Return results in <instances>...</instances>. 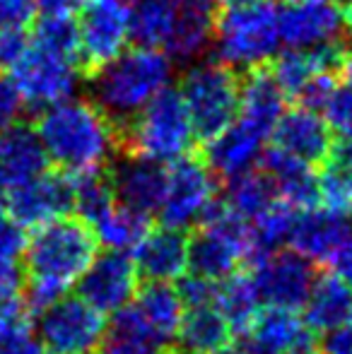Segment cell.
Segmentation results:
<instances>
[{
  "mask_svg": "<svg viewBox=\"0 0 352 354\" xmlns=\"http://www.w3.org/2000/svg\"><path fill=\"white\" fill-rule=\"evenodd\" d=\"M24 232L19 224H15L12 219L0 217V258H8V261H17L24 253Z\"/></svg>",
  "mask_w": 352,
  "mask_h": 354,
  "instance_id": "cell-39",
  "label": "cell"
},
{
  "mask_svg": "<svg viewBox=\"0 0 352 354\" xmlns=\"http://www.w3.org/2000/svg\"><path fill=\"white\" fill-rule=\"evenodd\" d=\"M201 222V232L188 243V270L210 282H220L237 272L239 263L254 253L249 222L217 201Z\"/></svg>",
  "mask_w": 352,
  "mask_h": 354,
  "instance_id": "cell-6",
  "label": "cell"
},
{
  "mask_svg": "<svg viewBox=\"0 0 352 354\" xmlns=\"http://www.w3.org/2000/svg\"><path fill=\"white\" fill-rule=\"evenodd\" d=\"M167 169L162 164L147 162V159L133 157L123 162L113 171L111 188L118 205H126L131 210L142 214L157 212L165 198Z\"/></svg>",
  "mask_w": 352,
  "mask_h": 354,
  "instance_id": "cell-21",
  "label": "cell"
},
{
  "mask_svg": "<svg viewBox=\"0 0 352 354\" xmlns=\"http://www.w3.org/2000/svg\"><path fill=\"white\" fill-rule=\"evenodd\" d=\"M215 51L227 68H259L270 61L280 46L277 10L256 0L249 5H225L212 19Z\"/></svg>",
  "mask_w": 352,
  "mask_h": 354,
  "instance_id": "cell-4",
  "label": "cell"
},
{
  "mask_svg": "<svg viewBox=\"0 0 352 354\" xmlns=\"http://www.w3.org/2000/svg\"><path fill=\"white\" fill-rule=\"evenodd\" d=\"M350 219L331 210H299L292 222V232L287 241L292 243V251L299 253L309 263L331 261L340 243L350 236Z\"/></svg>",
  "mask_w": 352,
  "mask_h": 354,
  "instance_id": "cell-17",
  "label": "cell"
},
{
  "mask_svg": "<svg viewBox=\"0 0 352 354\" xmlns=\"http://www.w3.org/2000/svg\"><path fill=\"white\" fill-rule=\"evenodd\" d=\"M249 354H280V352H270V350H259V347H249Z\"/></svg>",
  "mask_w": 352,
  "mask_h": 354,
  "instance_id": "cell-48",
  "label": "cell"
},
{
  "mask_svg": "<svg viewBox=\"0 0 352 354\" xmlns=\"http://www.w3.org/2000/svg\"><path fill=\"white\" fill-rule=\"evenodd\" d=\"M97 243H104L109 251H131L140 239L150 232V214L131 210L126 205H113L92 224Z\"/></svg>",
  "mask_w": 352,
  "mask_h": 354,
  "instance_id": "cell-31",
  "label": "cell"
},
{
  "mask_svg": "<svg viewBox=\"0 0 352 354\" xmlns=\"http://www.w3.org/2000/svg\"><path fill=\"white\" fill-rule=\"evenodd\" d=\"M77 24L80 66L97 73L102 66L126 51L131 41V12L126 0H85Z\"/></svg>",
  "mask_w": 352,
  "mask_h": 354,
  "instance_id": "cell-9",
  "label": "cell"
},
{
  "mask_svg": "<svg viewBox=\"0 0 352 354\" xmlns=\"http://www.w3.org/2000/svg\"><path fill=\"white\" fill-rule=\"evenodd\" d=\"M172 58L157 48L136 46L94 73V104L111 121H131L157 94L169 89Z\"/></svg>",
  "mask_w": 352,
  "mask_h": 354,
  "instance_id": "cell-3",
  "label": "cell"
},
{
  "mask_svg": "<svg viewBox=\"0 0 352 354\" xmlns=\"http://www.w3.org/2000/svg\"><path fill=\"white\" fill-rule=\"evenodd\" d=\"M321 174L316 176L319 201L326 210L338 212L352 222V142H340L328 149Z\"/></svg>",
  "mask_w": 352,
  "mask_h": 354,
  "instance_id": "cell-28",
  "label": "cell"
},
{
  "mask_svg": "<svg viewBox=\"0 0 352 354\" xmlns=\"http://www.w3.org/2000/svg\"><path fill=\"white\" fill-rule=\"evenodd\" d=\"M191 3H198V5H205V8H212V0H191Z\"/></svg>",
  "mask_w": 352,
  "mask_h": 354,
  "instance_id": "cell-49",
  "label": "cell"
},
{
  "mask_svg": "<svg viewBox=\"0 0 352 354\" xmlns=\"http://www.w3.org/2000/svg\"><path fill=\"white\" fill-rule=\"evenodd\" d=\"M188 239L183 229L162 227L150 229L140 239L136 251L138 272L145 275L150 282H172L186 275L188 270Z\"/></svg>",
  "mask_w": 352,
  "mask_h": 354,
  "instance_id": "cell-18",
  "label": "cell"
},
{
  "mask_svg": "<svg viewBox=\"0 0 352 354\" xmlns=\"http://www.w3.org/2000/svg\"><path fill=\"white\" fill-rule=\"evenodd\" d=\"M97 354H165V342L150 330L136 306H126L104 328Z\"/></svg>",
  "mask_w": 352,
  "mask_h": 354,
  "instance_id": "cell-26",
  "label": "cell"
},
{
  "mask_svg": "<svg viewBox=\"0 0 352 354\" xmlns=\"http://www.w3.org/2000/svg\"><path fill=\"white\" fill-rule=\"evenodd\" d=\"M48 157L37 131L15 123L0 131V188H15L46 171Z\"/></svg>",
  "mask_w": 352,
  "mask_h": 354,
  "instance_id": "cell-22",
  "label": "cell"
},
{
  "mask_svg": "<svg viewBox=\"0 0 352 354\" xmlns=\"http://www.w3.org/2000/svg\"><path fill=\"white\" fill-rule=\"evenodd\" d=\"M328 131H333L343 142H352V87L350 84H335L333 92L328 94L326 104L321 106Z\"/></svg>",
  "mask_w": 352,
  "mask_h": 354,
  "instance_id": "cell-37",
  "label": "cell"
},
{
  "mask_svg": "<svg viewBox=\"0 0 352 354\" xmlns=\"http://www.w3.org/2000/svg\"><path fill=\"white\" fill-rule=\"evenodd\" d=\"M126 140L133 157L147 159L162 167L186 157L196 140V131L178 92L165 89L145 109H140L131 118Z\"/></svg>",
  "mask_w": 352,
  "mask_h": 354,
  "instance_id": "cell-5",
  "label": "cell"
},
{
  "mask_svg": "<svg viewBox=\"0 0 352 354\" xmlns=\"http://www.w3.org/2000/svg\"><path fill=\"white\" fill-rule=\"evenodd\" d=\"M314 268L295 251H268L254 258V280L259 297L266 306L297 308L304 306L306 294L314 284Z\"/></svg>",
  "mask_w": 352,
  "mask_h": 354,
  "instance_id": "cell-12",
  "label": "cell"
},
{
  "mask_svg": "<svg viewBox=\"0 0 352 354\" xmlns=\"http://www.w3.org/2000/svg\"><path fill=\"white\" fill-rule=\"evenodd\" d=\"M302 308L306 328L328 335L352 323V289L335 275L314 277Z\"/></svg>",
  "mask_w": 352,
  "mask_h": 354,
  "instance_id": "cell-23",
  "label": "cell"
},
{
  "mask_svg": "<svg viewBox=\"0 0 352 354\" xmlns=\"http://www.w3.org/2000/svg\"><path fill=\"white\" fill-rule=\"evenodd\" d=\"M340 68H343V73H345V84H350L352 87V53L340 61Z\"/></svg>",
  "mask_w": 352,
  "mask_h": 354,
  "instance_id": "cell-45",
  "label": "cell"
},
{
  "mask_svg": "<svg viewBox=\"0 0 352 354\" xmlns=\"http://www.w3.org/2000/svg\"><path fill=\"white\" fill-rule=\"evenodd\" d=\"M230 333H232L230 326L220 316L215 304L210 301V304H198V306H186L176 337L181 340V347L186 352L205 354L215 350V347L227 345Z\"/></svg>",
  "mask_w": 352,
  "mask_h": 354,
  "instance_id": "cell-30",
  "label": "cell"
},
{
  "mask_svg": "<svg viewBox=\"0 0 352 354\" xmlns=\"http://www.w3.org/2000/svg\"><path fill=\"white\" fill-rule=\"evenodd\" d=\"M285 3H292V0H285Z\"/></svg>",
  "mask_w": 352,
  "mask_h": 354,
  "instance_id": "cell-52",
  "label": "cell"
},
{
  "mask_svg": "<svg viewBox=\"0 0 352 354\" xmlns=\"http://www.w3.org/2000/svg\"><path fill=\"white\" fill-rule=\"evenodd\" d=\"M136 299L138 313L150 326V330L165 345L174 340L178 335V328H181L183 311H186L178 289L169 287V282H150L140 289V294H136Z\"/></svg>",
  "mask_w": 352,
  "mask_h": 354,
  "instance_id": "cell-29",
  "label": "cell"
},
{
  "mask_svg": "<svg viewBox=\"0 0 352 354\" xmlns=\"http://www.w3.org/2000/svg\"><path fill=\"white\" fill-rule=\"evenodd\" d=\"M138 272L133 258L121 251H109L104 256H94L85 275L80 277V299L87 301L99 313H116L131 306L138 294Z\"/></svg>",
  "mask_w": 352,
  "mask_h": 354,
  "instance_id": "cell-15",
  "label": "cell"
},
{
  "mask_svg": "<svg viewBox=\"0 0 352 354\" xmlns=\"http://www.w3.org/2000/svg\"><path fill=\"white\" fill-rule=\"evenodd\" d=\"M29 39L24 27L15 24H0V68H12L17 58L27 51Z\"/></svg>",
  "mask_w": 352,
  "mask_h": 354,
  "instance_id": "cell-38",
  "label": "cell"
},
{
  "mask_svg": "<svg viewBox=\"0 0 352 354\" xmlns=\"http://www.w3.org/2000/svg\"><path fill=\"white\" fill-rule=\"evenodd\" d=\"M263 145L266 142L261 138L232 121V126H227L225 131L207 140V167L230 181V178L254 169Z\"/></svg>",
  "mask_w": 352,
  "mask_h": 354,
  "instance_id": "cell-25",
  "label": "cell"
},
{
  "mask_svg": "<svg viewBox=\"0 0 352 354\" xmlns=\"http://www.w3.org/2000/svg\"><path fill=\"white\" fill-rule=\"evenodd\" d=\"M77 75L80 63L75 58L29 44L27 51L10 68V82L17 89L24 106L48 109L73 97Z\"/></svg>",
  "mask_w": 352,
  "mask_h": 354,
  "instance_id": "cell-8",
  "label": "cell"
},
{
  "mask_svg": "<svg viewBox=\"0 0 352 354\" xmlns=\"http://www.w3.org/2000/svg\"><path fill=\"white\" fill-rule=\"evenodd\" d=\"M32 44L56 51L61 56L75 58L80 63V41H77V24L73 17H39L32 34Z\"/></svg>",
  "mask_w": 352,
  "mask_h": 354,
  "instance_id": "cell-36",
  "label": "cell"
},
{
  "mask_svg": "<svg viewBox=\"0 0 352 354\" xmlns=\"http://www.w3.org/2000/svg\"><path fill=\"white\" fill-rule=\"evenodd\" d=\"M178 294H181L183 306H198V304H210L212 294H215V284L205 277H198L191 272V277L181 282L178 287Z\"/></svg>",
  "mask_w": 352,
  "mask_h": 354,
  "instance_id": "cell-40",
  "label": "cell"
},
{
  "mask_svg": "<svg viewBox=\"0 0 352 354\" xmlns=\"http://www.w3.org/2000/svg\"><path fill=\"white\" fill-rule=\"evenodd\" d=\"M225 5H249V3H256V0H222Z\"/></svg>",
  "mask_w": 352,
  "mask_h": 354,
  "instance_id": "cell-47",
  "label": "cell"
},
{
  "mask_svg": "<svg viewBox=\"0 0 352 354\" xmlns=\"http://www.w3.org/2000/svg\"><path fill=\"white\" fill-rule=\"evenodd\" d=\"M277 201L275 188H272L270 178L263 171H246L239 176L230 178L227 186V201L225 205L230 207L237 217H241L244 222H251L254 217H259L266 207H270Z\"/></svg>",
  "mask_w": 352,
  "mask_h": 354,
  "instance_id": "cell-32",
  "label": "cell"
},
{
  "mask_svg": "<svg viewBox=\"0 0 352 354\" xmlns=\"http://www.w3.org/2000/svg\"><path fill=\"white\" fill-rule=\"evenodd\" d=\"M212 304L220 311V316L225 318V323L230 326L232 333H246L251 330V326L256 323L261 313V297L256 289L251 275H239L232 272L230 277L220 280L212 294Z\"/></svg>",
  "mask_w": 352,
  "mask_h": 354,
  "instance_id": "cell-27",
  "label": "cell"
},
{
  "mask_svg": "<svg viewBox=\"0 0 352 354\" xmlns=\"http://www.w3.org/2000/svg\"><path fill=\"white\" fill-rule=\"evenodd\" d=\"M352 3V0H350ZM348 27H350V32H352V5H350V12H348Z\"/></svg>",
  "mask_w": 352,
  "mask_h": 354,
  "instance_id": "cell-51",
  "label": "cell"
},
{
  "mask_svg": "<svg viewBox=\"0 0 352 354\" xmlns=\"http://www.w3.org/2000/svg\"><path fill=\"white\" fill-rule=\"evenodd\" d=\"M299 210L290 207L287 203L275 201L270 207H266L259 217L249 222V236H251V258L261 256L268 251H277L282 243L290 239L292 222Z\"/></svg>",
  "mask_w": 352,
  "mask_h": 354,
  "instance_id": "cell-33",
  "label": "cell"
},
{
  "mask_svg": "<svg viewBox=\"0 0 352 354\" xmlns=\"http://www.w3.org/2000/svg\"><path fill=\"white\" fill-rule=\"evenodd\" d=\"M331 263H333L335 277H340V280L352 289V234L340 243V248L333 253Z\"/></svg>",
  "mask_w": 352,
  "mask_h": 354,
  "instance_id": "cell-43",
  "label": "cell"
},
{
  "mask_svg": "<svg viewBox=\"0 0 352 354\" xmlns=\"http://www.w3.org/2000/svg\"><path fill=\"white\" fill-rule=\"evenodd\" d=\"M285 113V94L275 77L266 71H254L241 84L239 111L234 121L261 140H270L272 128Z\"/></svg>",
  "mask_w": 352,
  "mask_h": 354,
  "instance_id": "cell-20",
  "label": "cell"
},
{
  "mask_svg": "<svg viewBox=\"0 0 352 354\" xmlns=\"http://www.w3.org/2000/svg\"><path fill=\"white\" fill-rule=\"evenodd\" d=\"M97 256V236L80 217H58L37 227L24 243L29 277V306L34 311L51 306L73 284L80 282Z\"/></svg>",
  "mask_w": 352,
  "mask_h": 354,
  "instance_id": "cell-1",
  "label": "cell"
},
{
  "mask_svg": "<svg viewBox=\"0 0 352 354\" xmlns=\"http://www.w3.org/2000/svg\"><path fill=\"white\" fill-rule=\"evenodd\" d=\"M104 335V316L80 297H61L39 316V342L48 354H89Z\"/></svg>",
  "mask_w": 352,
  "mask_h": 354,
  "instance_id": "cell-10",
  "label": "cell"
},
{
  "mask_svg": "<svg viewBox=\"0 0 352 354\" xmlns=\"http://www.w3.org/2000/svg\"><path fill=\"white\" fill-rule=\"evenodd\" d=\"M239 92L234 71L222 63H198L183 75L178 97L198 138L210 140L232 126L239 111Z\"/></svg>",
  "mask_w": 352,
  "mask_h": 354,
  "instance_id": "cell-7",
  "label": "cell"
},
{
  "mask_svg": "<svg viewBox=\"0 0 352 354\" xmlns=\"http://www.w3.org/2000/svg\"><path fill=\"white\" fill-rule=\"evenodd\" d=\"M41 17H73L80 10V0H37Z\"/></svg>",
  "mask_w": 352,
  "mask_h": 354,
  "instance_id": "cell-44",
  "label": "cell"
},
{
  "mask_svg": "<svg viewBox=\"0 0 352 354\" xmlns=\"http://www.w3.org/2000/svg\"><path fill=\"white\" fill-rule=\"evenodd\" d=\"M3 212H5V198H3V193H0V217H3Z\"/></svg>",
  "mask_w": 352,
  "mask_h": 354,
  "instance_id": "cell-50",
  "label": "cell"
},
{
  "mask_svg": "<svg viewBox=\"0 0 352 354\" xmlns=\"http://www.w3.org/2000/svg\"><path fill=\"white\" fill-rule=\"evenodd\" d=\"M215 196L217 183L212 169L186 154L167 169L165 198L157 212L165 227L186 229L188 224L205 217V212L215 205Z\"/></svg>",
  "mask_w": 352,
  "mask_h": 354,
  "instance_id": "cell-11",
  "label": "cell"
},
{
  "mask_svg": "<svg viewBox=\"0 0 352 354\" xmlns=\"http://www.w3.org/2000/svg\"><path fill=\"white\" fill-rule=\"evenodd\" d=\"M37 136L48 162L68 176L102 171L118 145L113 121L85 99H66L44 109L37 121Z\"/></svg>",
  "mask_w": 352,
  "mask_h": 354,
  "instance_id": "cell-2",
  "label": "cell"
},
{
  "mask_svg": "<svg viewBox=\"0 0 352 354\" xmlns=\"http://www.w3.org/2000/svg\"><path fill=\"white\" fill-rule=\"evenodd\" d=\"M73 178V210H77V217L92 227L104 212H109L116 205L111 181L102 176V171L94 174H77Z\"/></svg>",
  "mask_w": 352,
  "mask_h": 354,
  "instance_id": "cell-35",
  "label": "cell"
},
{
  "mask_svg": "<svg viewBox=\"0 0 352 354\" xmlns=\"http://www.w3.org/2000/svg\"><path fill=\"white\" fill-rule=\"evenodd\" d=\"M263 174L270 178L277 201L287 203L295 210H309L319 203L316 176L309 164H302L277 149H268L263 157Z\"/></svg>",
  "mask_w": 352,
  "mask_h": 354,
  "instance_id": "cell-24",
  "label": "cell"
},
{
  "mask_svg": "<svg viewBox=\"0 0 352 354\" xmlns=\"http://www.w3.org/2000/svg\"><path fill=\"white\" fill-rule=\"evenodd\" d=\"M205 354H244L241 350H237V347H230V345H222V347H215V350L205 352Z\"/></svg>",
  "mask_w": 352,
  "mask_h": 354,
  "instance_id": "cell-46",
  "label": "cell"
},
{
  "mask_svg": "<svg viewBox=\"0 0 352 354\" xmlns=\"http://www.w3.org/2000/svg\"><path fill=\"white\" fill-rule=\"evenodd\" d=\"M19 289H22V272L17 261L0 258V304L19 299Z\"/></svg>",
  "mask_w": 352,
  "mask_h": 354,
  "instance_id": "cell-42",
  "label": "cell"
},
{
  "mask_svg": "<svg viewBox=\"0 0 352 354\" xmlns=\"http://www.w3.org/2000/svg\"><path fill=\"white\" fill-rule=\"evenodd\" d=\"M0 354H48L29 323V308L19 299L0 304Z\"/></svg>",
  "mask_w": 352,
  "mask_h": 354,
  "instance_id": "cell-34",
  "label": "cell"
},
{
  "mask_svg": "<svg viewBox=\"0 0 352 354\" xmlns=\"http://www.w3.org/2000/svg\"><path fill=\"white\" fill-rule=\"evenodd\" d=\"M343 61L338 46H319V48H287L275 58L272 77L285 97L299 99L311 84L333 75L335 68Z\"/></svg>",
  "mask_w": 352,
  "mask_h": 354,
  "instance_id": "cell-19",
  "label": "cell"
},
{
  "mask_svg": "<svg viewBox=\"0 0 352 354\" xmlns=\"http://www.w3.org/2000/svg\"><path fill=\"white\" fill-rule=\"evenodd\" d=\"M272 149L297 159L302 164H316L328 154L331 131L326 126L324 116L309 106H297L285 111L280 121L272 128Z\"/></svg>",
  "mask_w": 352,
  "mask_h": 354,
  "instance_id": "cell-16",
  "label": "cell"
},
{
  "mask_svg": "<svg viewBox=\"0 0 352 354\" xmlns=\"http://www.w3.org/2000/svg\"><path fill=\"white\" fill-rule=\"evenodd\" d=\"M24 104L10 80H0V131L17 123Z\"/></svg>",
  "mask_w": 352,
  "mask_h": 354,
  "instance_id": "cell-41",
  "label": "cell"
},
{
  "mask_svg": "<svg viewBox=\"0 0 352 354\" xmlns=\"http://www.w3.org/2000/svg\"><path fill=\"white\" fill-rule=\"evenodd\" d=\"M280 41L287 48L333 46L345 27L340 0H292L277 12Z\"/></svg>",
  "mask_w": 352,
  "mask_h": 354,
  "instance_id": "cell-13",
  "label": "cell"
},
{
  "mask_svg": "<svg viewBox=\"0 0 352 354\" xmlns=\"http://www.w3.org/2000/svg\"><path fill=\"white\" fill-rule=\"evenodd\" d=\"M5 210L19 227H41L73 210V178L68 174H39L10 188Z\"/></svg>",
  "mask_w": 352,
  "mask_h": 354,
  "instance_id": "cell-14",
  "label": "cell"
}]
</instances>
